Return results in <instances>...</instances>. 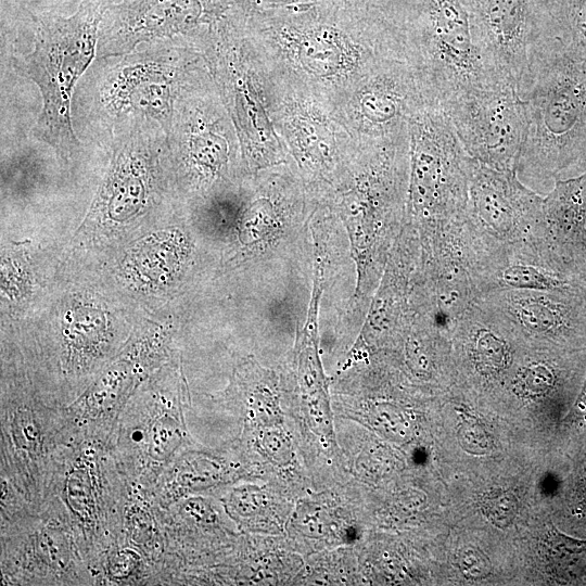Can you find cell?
I'll list each match as a JSON object with an SVG mask.
<instances>
[{"mask_svg": "<svg viewBox=\"0 0 586 586\" xmlns=\"http://www.w3.org/2000/svg\"><path fill=\"white\" fill-rule=\"evenodd\" d=\"M235 21L272 67L330 103L383 60L405 54L400 30L386 7L360 0H326L303 10Z\"/></svg>", "mask_w": 586, "mask_h": 586, "instance_id": "cell-1", "label": "cell"}, {"mask_svg": "<svg viewBox=\"0 0 586 586\" xmlns=\"http://www.w3.org/2000/svg\"><path fill=\"white\" fill-rule=\"evenodd\" d=\"M211 79L204 55L184 39L95 59L74 93L75 132L106 149L146 125H158L168 135L181 98Z\"/></svg>", "mask_w": 586, "mask_h": 586, "instance_id": "cell-2", "label": "cell"}, {"mask_svg": "<svg viewBox=\"0 0 586 586\" xmlns=\"http://www.w3.org/2000/svg\"><path fill=\"white\" fill-rule=\"evenodd\" d=\"M409 131L384 141L356 143L333 183L317 203L343 222L357 266V290L349 315L361 329L388 254L407 219Z\"/></svg>", "mask_w": 586, "mask_h": 586, "instance_id": "cell-3", "label": "cell"}, {"mask_svg": "<svg viewBox=\"0 0 586 586\" xmlns=\"http://www.w3.org/2000/svg\"><path fill=\"white\" fill-rule=\"evenodd\" d=\"M521 98L526 132L517 173L543 187L586 170V58L562 43L534 52Z\"/></svg>", "mask_w": 586, "mask_h": 586, "instance_id": "cell-4", "label": "cell"}, {"mask_svg": "<svg viewBox=\"0 0 586 586\" xmlns=\"http://www.w3.org/2000/svg\"><path fill=\"white\" fill-rule=\"evenodd\" d=\"M109 0H81L71 16L34 15V48L12 59L14 71L34 81L42 109L31 135L68 163L80 149L72 119L76 87L97 58L98 30Z\"/></svg>", "mask_w": 586, "mask_h": 586, "instance_id": "cell-5", "label": "cell"}, {"mask_svg": "<svg viewBox=\"0 0 586 586\" xmlns=\"http://www.w3.org/2000/svg\"><path fill=\"white\" fill-rule=\"evenodd\" d=\"M386 8L400 30L406 59L434 102L443 106L506 77L481 43L463 0H396Z\"/></svg>", "mask_w": 586, "mask_h": 586, "instance_id": "cell-6", "label": "cell"}, {"mask_svg": "<svg viewBox=\"0 0 586 586\" xmlns=\"http://www.w3.org/2000/svg\"><path fill=\"white\" fill-rule=\"evenodd\" d=\"M198 50L233 122L247 171L291 162L273 124L269 64L242 25L229 13Z\"/></svg>", "mask_w": 586, "mask_h": 586, "instance_id": "cell-7", "label": "cell"}, {"mask_svg": "<svg viewBox=\"0 0 586 586\" xmlns=\"http://www.w3.org/2000/svg\"><path fill=\"white\" fill-rule=\"evenodd\" d=\"M47 499L65 517L95 584H100L104 560L122 539L128 501V482L110 444L97 440L72 444Z\"/></svg>", "mask_w": 586, "mask_h": 586, "instance_id": "cell-8", "label": "cell"}, {"mask_svg": "<svg viewBox=\"0 0 586 586\" xmlns=\"http://www.w3.org/2000/svg\"><path fill=\"white\" fill-rule=\"evenodd\" d=\"M1 479L35 511L46 501L53 477L73 444L64 407L49 404L33 384L24 361L2 362Z\"/></svg>", "mask_w": 586, "mask_h": 586, "instance_id": "cell-9", "label": "cell"}, {"mask_svg": "<svg viewBox=\"0 0 586 586\" xmlns=\"http://www.w3.org/2000/svg\"><path fill=\"white\" fill-rule=\"evenodd\" d=\"M167 139L176 187L187 212L239 186L250 175L213 78L181 98Z\"/></svg>", "mask_w": 586, "mask_h": 586, "instance_id": "cell-10", "label": "cell"}, {"mask_svg": "<svg viewBox=\"0 0 586 586\" xmlns=\"http://www.w3.org/2000/svg\"><path fill=\"white\" fill-rule=\"evenodd\" d=\"M109 150L110 165L82 229L135 230L166 213L186 211L162 127L143 126L113 142Z\"/></svg>", "mask_w": 586, "mask_h": 586, "instance_id": "cell-11", "label": "cell"}, {"mask_svg": "<svg viewBox=\"0 0 586 586\" xmlns=\"http://www.w3.org/2000/svg\"><path fill=\"white\" fill-rule=\"evenodd\" d=\"M188 404V386L177 357L136 390L110 443L128 487L150 492L167 466L194 446L184 420Z\"/></svg>", "mask_w": 586, "mask_h": 586, "instance_id": "cell-12", "label": "cell"}, {"mask_svg": "<svg viewBox=\"0 0 586 586\" xmlns=\"http://www.w3.org/2000/svg\"><path fill=\"white\" fill-rule=\"evenodd\" d=\"M407 219L420 238L438 233L467 214L471 157L445 109L429 103L409 122Z\"/></svg>", "mask_w": 586, "mask_h": 586, "instance_id": "cell-13", "label": "cell"}, {"mask_svg": "<svg viewBox=\"0 0 586 586\" xmlns=\"http://www.w3.org/2000/svg\"><path fill=\"white\" fill-rule=\"evenodd\" d=\"M268 64L276 130L309 194L318 201L339 175L354 140L328 100Z\"/></svg>", "mask_w": 586, "mask_h": 586, "instance_id": "cell-14", "label": "cell"}, {"mask_svg": "<svg viewBox=\"0 0 586 586\" xmlns=\"http://www.w3.org/2000/svg\"><path fill=\"white\" fill-rule=\"evenodd\" d=\"M317 206L292 162L247 175L241 183L234 240L217 273L269 255L295 241Z\"/></svg>", "mask_w": 586, "mask_h": 586, "instance_id": "cell-15", "label": "cell"}, {"mask_svg": "<svg viewBox=\"0 0 586 586\" xmlns=\"http://www.w3.org/2000/svg\"><path fill=\"white\" fill-rule=\"evenodd\" d=\"M1 576L5 585L95 584L68 522L50 499L37 513L1 524Z\"/></svg>", "mask_w": 586, "mask_h": 586, "instance_id": "cell-16", "label": "cell"}, {"mask_svg": "<svg viewBox=\"0 0 586 586\" xmlns=\"http://www.w3.org/2000/svg\"><path fill=\"white\" fill-rule=\"evenodd\" d=\"M429 103L436 102L406 55L399 54L380 62L331 106L354 142L365 143L408 132L412 115Z\"/></svg>", "mask_w": 586, "mask_h": 586, "instance_id": "cell-17", "label": "cell"}, {"mask_svg": "<svg viewBox=\"0 0 586 586\" xmlns=\"http://www.w3.org/2000/svg\"><path fill=\"white\" fill-rule=\"evenodd\" d=\"M174 358L169 339L160 331L139 332L94 377L82 393L64 407L74 443H111L118 418L140 384Z\"/></svg>", "mask_w": 586, "mask_h": 586, "instance_id": "cell-18", "label": "cell"}, {"mask_svg": "<svg viewBox=\"0 0 586 586\" xmlns=\"http://www.w3.org/2000/svg\"><path fill=\"white\" fill-rule=\"evenodd\" d=\"M235 0H125L105 9L97 58L129 53L142 44L184 39L198 46L229 15Z\"/></svg>", "mask_w": 586, "mask_h": 586, "instance_id": "cell-19", "label": "cell"}, {"mask_svg": "<svg viewBox=\"0 0 586 586\" xmlns=\"http://www.w3.org/2000/svg\"><path fill=\"white\" fill-rule=\"evenodd\" d=\"M308 227L314 252L309 314L318 318L323 357L337 361L352 346L347 322L357 290V266L346 229L330 207L317 203Z\"/></svg>", "mask_w": 586, "mask_h": 586, "instance_id": "cell-20", "label": "cell"}, {"mask_svg": "<svg viewBox=\"0 0 586 586\" xmlns=\"http://www.w3.org/2000/svg\"><path fill=\"white\" fill-rule=\"evenodd\" d=\"M468 155L492 168L517 170L526 132L524 101L501 77L443 105Z\"/></svg>", "mask_w": 586, "mask_h": 586, "instance_id": "cell-21", "label": "cell"}, {"mask_svg": "<svg viewBox=\"0 0 586 586\" xmlns=\"http://www.w3.org/2000/svg\"><path fill=\"white\" fill-rule=\"evenodd\" d=\"M477 301L534 346L586 352V282L551 289H495Z\"/></svg>", "mask_w": 586, "mask_h": 586, "instance_id": "cell-22", "label": "cell"}, {"mask_svg": "<svg viewBox=\"0 0 586 586\" xmlns=\"http://www.w3.org/2000/svg\"><path fill=\"white\" fill-rule=\"evenodd\" d=\"M544 198L517 170L495 169L471 158L467 213L507 247L536 246L543 241Z\"/></svg>", "mask_w": 586, "mask_h": 586, "instance_id": "cell-23", "label": "cell"}, {"mask_svg": "<svg viewBox=\"0 0 586 586\" xmlns=\"http://www.w3.org/2000/svg\"><path fill=\"white\" fill-rule=\"evenodd\" d=\"M466 4L494 65L522 95L530 79L533 52L542 38L536 0H469Z\"/></svg>", "mask_w": 586, "mask_h": 586, "instance_id": "cell-24", "label": "cell"}, {"mask_svg": "<svg viewBox=\"0 0 586 586\" xmlns=\"http://www.w3.org/2000/svg\"><path fill=\"white\" fill-rule=\"evenodd\" d=\"M421 263L418 229L406 220L371 300L360 339L371 348L398 347L408 322L410 295Z\"/></svg>", "mask_w": 586, "mask_h": 586, "instance_id": "cell-25", "label": "cell"}, {"mask_svg": "<svg viewBox=\"0 0 586 586\" xmlns=\"http://www.w3.org/2000/svg\"><path fill=\"white\" fill-rule=\"evenodd\" d=\"M543 245L557 268L581 278L586 268V207L571 178L557 180L544 198Z\"/></svg>", "mask_w": 586, "mask_h": 586, "instance_id": "cell-26", "label": "cell"}, {"mask_svg": "<svg viewBox=\"0 0 586 586\" xmlns=\"http://www.w3.org/2000/svg\"><path fill=\"white\" fill-rule=\"evenodd\" d=\"M192 447L181 451L167 466L150 491L153 499L163 509L194 492L231 479L230 469L222 458Z\"/></svg>", "mask_w": 586, "mask_h": 586, "instance_id": "cell-27", "label": "cell"}, {"mask_svg": "<svg viewBox=\"0 0 586 586\" xmlns=\"http://www.w3.org/2000/svg\"><path fill=\"white\" fill-rule=\"evenodd\" d=\"M326 0H235L231 15L239 20L303 10Z\"/></svg>", "mask_w": 586, "mask_h": 586, "instance_id": "cell-28", "label": "cell"}, {"mask_svg": "<svg viewBox=\"0 0 586 586\" xmlns=\"http://www.w3.org/2000/svg\"><path fill=\"white\" fill-rule=\"evenodd\" d=\"M561 43L586 58V1L569 20Z\"/></svg>", "mask_w": 586, "mask_h": 586, "instance_id": "cell-29", "label": "cell"}, {"mask_svg": "<svg viewBox=\"0 0 586 586\" xmlns=\"http://www.w3.org/2000/svg\"><path fill=\"white\" fill-rule=\"evenodd\" d=\"M360 1H364V2L370 3V4H374V5H384V4L394 2L396 0H360Z\"/></svg>", "mask_w": 586, "mask_h": 586, "instance_id": "cell-30", "label": "cell"}, {"mask_svg": "<svg viewBox=\"0 0 586 586\" xmlns=\"http://www.w3.org/2000/svg\"><path fill=\"white\" fill-rule=\"evenodd\" d=\"M581 278L586 282V268H585V270L582 272Z\"/></svg>", "mask_w": 586, "mask_h": 586, "instance_id": "cell-31", "label": "cell"}, {"mask_svg": "<svg viewBox=\"0 0 586 586\" xmlns=\"http://www.w3.org/2000/svg\"><path fill=\"white\" fill-rule=\"evenodd\" d=\"M466 3L469 1V0H463Z\"/></svg>", "mask_w": 586, "mask_h": 586, "instance_id": "cell-32", "label": "cell"}]
</instances>
